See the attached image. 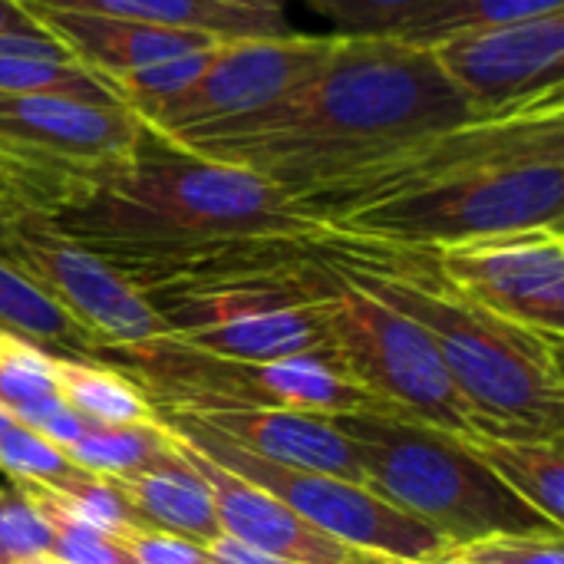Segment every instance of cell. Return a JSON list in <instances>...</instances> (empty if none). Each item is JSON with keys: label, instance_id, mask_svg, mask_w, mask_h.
Here are the masks:
<instances>
[{"label": "cell", "instance_id": "6da1fadb", "mask_svg": "<svg viewBox=\"0 0 564 564\" xmlns=\"http://www.w3.org/2000/svg\"><path fill=\"white\" fill-rule=\"evenodd\" d=\"M43 218L142 294L297 264L330 235L264 175L175 145L145 122L129 162Z\"/></svg>", "mask_w": 564, "mask_h": 564}, {"label": "cell", "instance_id": "7a4b0ae2", "mask_svg": "<svg viewBox=\"0 0 564 564\" xmlns=\"http://www.w3.org/2000/svg\"><path fill=\"white\" fill-rule=\"evenodd\" d=\"M297 205L330 235L423 251L564 231V99L436 132Z\"/></svg>", "mask_w": 564, "mask_h": 564}, {"label": "cell", "instance_id": "3957f363", "mask_svg": "<svg viewBox=\"0 0 564 564\" xmlns=\"http://www.w3.org/2000/svg\"><path fill=\"white\" fill-rule=\"evenodd\" d=\"M463 122L473 112L430 50L337 36L297 89L192 152L251 169L304 202Z\"/></svg>", "mask_w": 564, "mask_h": 564}, {"label": "cell", "instance_id": "277c9868", "mask_svg": "<svg viewBox=\"0 0 564 564\" xmlns=\"http://www.w3.org/2000/svg\"><path fill=\"white\" fill-rule=\"evenodd\" d=\"M321 258L354 288L413 317L473 413L476 433L564 436L562 340L463 297L423 248L327 235Z\"/></svg>", "mask_w": 564, "mask_h": 564}, {"label": "cell", "instance_id": "5b68a950", "mask_svg": "<svg viewBox=\"0 0 564 564\" xmlns=\"http://www.w3.org/2000/svg\"><path fill=\"white\" fill-rule=\"evenodd\" d=\"M327 420L357 446L364 486L436 529L449 545L492 535L564 539V525L522 502L456 433L390 413H334Z\"/></svg>", "mask_w": 564, "mask_h": 564}, {"label": "cell", "instance_id": "8992f818", "mask_svg": "<svg viewBox=\"0 0 564 564\" xmlns=\"http://www.w3.org/2000/svg\"><path fill=\"white\" fill-rule=\"evenodd\" d=\"M102 367L129 377L155 410H225V406H274L317 416L334 413H393L360 383L321 360L245 364L212 357L175 337H159L129 347H99Z\"/></svg>", "mask_w": 564, "mask_h": 564}, {"label": "cell", "instance_id": "52a82bcc", "mask_svg": "<svg viewBox=\"0 0 564 564\" xmlns=\"http://www.w3.org/2000/svg\"><path fill=\"white\" fill-rule=\"evenodd\" d=\"M139 135L142 119L126 102L0 93V175L36 215L129 162Z\"/></svg>", "mask_w": 564, "mask_h": 564}, {"label": "cell", "instance_id": "ba28073f", "mask_svg": "<svg viewBox=\"0 0 564 564\" xmlns=\"http://www.w3.org/2000/svg\"><path fill=\"white\" fill-rule=\"evenodd\" d=\"M155 416L182 443H188L192 449H198L231 476L264 489L268 496L284 502L294 516L327 532L330 539H340L364 552L387 555L393 562H440L453 549L436 529L393 509L367 486L327 473L261 459L182 410H155Z\"/></svg>", "mask_w": 564, "mask_h": 564}, {"label": "cell", "instance_id": "9c48e42d", "mask_svg": "<svg viewBox=\"0 0 564 564\" xmlns=\"http://www.w3.org/2000/svg\"><path fill=\"white\" fill-rule=\"evenodd\" d=\"M330 274L324 314L340 373L400 416L456 436L476 433L473 413L453 387L433 337L413 317L344 281L334 268Z\"/></svg>", "mask_w": 564, "mask_h": 564}, {"label": "cell", "instance_id": "30bf717a", "mask_svg": "<svg viewBox=\"0 0 564 564\" xmlns=\"http://www.w3.org/2000/svg\"><path fill=\"white\" fill-rule=\"evenodd\" d=\"M334 46L337 33L221 40L182 93L135 116L169 142L192 149L284 99L324 66Z\"/></svg>", "mask_w": 564, "mask_h": 564}, {"label": "cell", "instance_id": "8fae6325", "mask_svg": "<svg viewBox=\"0 0 564 564\" xmlns=\"http://www.w3.org/2000/svg\"><path fill=\"white\" fill-rule=\"evenodd\" d=\"M0 258L33 281L96 347H129L172 334L139 288L36 212L17 221Z\"/></svg>", "mask_w": 564, "mask_h": 564}, {"label": "cell", "instance_id": "7c38bea8", "mask_svg": "<svg viewBox=\"0 0 564 564\" xmlns=\"http://www.w3.org/2000/svg\"><path fill=\"white\" fill-rule=\"evenodd\" d=\"M430 53L473 119H502L564 99V13L459 33Z\"/></svg>", "mask_w": 564, "mask_h": 564}, {"label": "cell", "instance_id": "4fadbf2b", "mask_svg": "<svg viewBox=\"0 0 564 564\" xmlns=\"http://www.w3.org/2000/svg\"><path fill=\"white\" fill-rule=\"evenodd\" d=\"M443 278L479 307L562 340L564 231L529 228L436 248Z\"/></svg>", "mask_w": 564, "mask_h": 564}, {"label": "cell", "instance_id": "5bb4252c", "mask_svg": "<svg viewBox=\"0 0 564 564\" xmlns=\"http://www.w3.org/2000/svg\"><path fill=\"white\" fill-rule=\"evenodd\" d=\"M169 436H172L175 449L182 453V459L205 479V486L215 499L221 532L228 539H235L254 552L297 564H403L387 558V555H377V552L354 549L340 539H330L327 532H321L311 522H304L301 516H294L284 502H278L264 489L231 476L228 469H221L218 463H212L208 456H202L198 449L182 443L172 430H169Z\"/></svg>", "mask_w": 564, "mask_h": 564}, {"label": "cell", "instance_id": "9a60e30c", "mask_svg": "<svg viewBox=\"0 0 564 564\" xmlns=\"http://www.w3.org/2000/svg\"><path fill=\"white\" fill-rule=\"evenodd\" d=\"M192 416L261 459L327 473L364 486L357 446L327 416L301 413V410H274V406H225V410H202Z\"/></svg>", "mask_w": 564, "mask_h": 564}, {"label": "cell", "instance_id": "2e32d148", "mask_svg": "<svg viewBox=\"0 0 564 564\" xmlns=\"http://www.w3.org/2000/svg\"><path fill=\"white\" fill-rule=\"evenodd\" d=\"M324 301H327V291L314 301L258 307V311L238 314L231 321L178 330L169 337H175L178 344L195 347L202 354L245 360V364H278V360L307 357V360H321V364L340 370L337 354H334V337L327 327V314H324Z\"/></svg>", "mask_w": 564, "mask_h": 564}, {"label": "cell", "instance_id": "e0dca14e", "mask_svg": "<svg viewBox=\"0 0 564 564\" xmlns=\"http://www.w3.org/2000/svg\"><path fill=\"white\" fill-rule=\"evenodd\" d=\"M33 13L79 63L96 69L112 89L159 63L218 43L215 36L195 30L132 23L99 13H66V10H33Z\"/></svg>", "mask_w": 564, "mask_h": 564}, {"label": "cell", "instance_id": "ac0fdd59", "mask_svg": "<svg viewBox=\"0 0 564 564\" xmlns=\"http://www.w3.org/2000/svg\"><path fill=\"white\" fill-rule=\"evenodd\" d=\"M30 10H66V13H99L132 23L195 30L215 40H258L284 36V10L241 7L228 0H20Z\"/></svg>", "mask_w": 564, "mask_h": 564}, {"label": "cell", "instance_id": "d6986e66", "mask_svg": "<svg viewBox=\"0 0 564 564\" xmlns=\"http://www.w3.org/2000/svg\"><path fill=\"white\" fill-rule=\"evenodd\" d=\"M106 479L129 502V509L142 519V525L152 532H169L202 549L225 535L205 479L182 459V453H178V463L169 469L135 473V476H106Z\"/></svg>", "mask_w": 564, "mask_h": 564}, {"label": "cell", "instance_id": "ffe728a7", "mask_svg": "<svg viewBox=\"0 0 564 564\" xmlns=\"http://www.w3.org/2000/svg\"><path fill=\"white\" fill-rule=\"evenodd\" d=\"M522 502L535 512L564 525V436L529 440V436H492L463 433L459 436Z\"/></svg>", "mask_w": 564, "mask_h": 564}, {"label": "cell", "instance_id": "44dd1931", "mask_svg": "<svg viewBox=\"0 0 564 564\" xmlns=\"http://www.w3.org/2000/svg\"><path fill=\"white\" fill-rule=\"evenodd\" d=\"M0 93L122 102L119 93L96 69L79 63L56 36L3 43L0 46Z\"/></svg>", "mask_w": 564, "mask_h": 564}, {"label": "cell", "instance_id": "7402d4cb", "mask_svg": "<svg viewBox=\"0 0 564 564\" xmlns=\"http://www.w3.org/2000/svg\"><path fill=\"white\" fill-rule=\"evenodd\" d=\"M0 330L40 347L56 360L99 364V347L7 258H0Z\"/></svg>", "mask_w": 564, "mask_h": 564}, {"label": "cell", "instance_id": "603a6c76", "mask_svg": "<svg viewBox=\"0 0 564 564\" xmlns=\"http://www.w3.org/2000/svg\"><path fill=\"white\" fill-rule=\"evenodd\" d=\"M69 459L96 476H135L159 473L178 463L169 430L159 420L102 426L93 423L79 443H73Z\"/></svg>", "mask_w": 564, "mask_h": 564}, {"label": "cell", "instance_id": "cb8c5ba5", "mask_svg": "<svg viewBox=\"0 0 564 564\" xmlns=\"http://www.w3.org/2000/svg\"><path fill=\"white\" fill-rule=\"evenodd\" d=\"M564 13V0H433L413 20H406L390 40L430 50L449 36L519 23L532 17Z\"/></svg>", "mask_w": 564, "mask_h": 564}, {"label": "cell", "instance_id": "d4e9b609", "mask_svg": "<svg viewBox=\"0 0 564 564\" xmlns=\"http://www.w3.org/2000/svg\"><path fill=\"white\" fill-rule=\"evenodd\" d=\"M56 393L66 406L89 416L102 426L119 423H145L159 420L155 406L145 400V393L122 377L112 367L102 364H79V360H56Z\"/></svg>", "mask_w": 564, "mask_h": 564}, {"label": "cell", "instance_id": "484cf974", "mask_svg": "<svg viewBox=\"0 0 564 564\" xmlns=\"http://www.w3.org/2000/svg\"><path fill=\"white\" fill-rule=\"evenodd\" d=\"M17 486L30 496V502L36 506V512L43 516V522L53 532L50 558H56L59 564H139L116 535H106V532L93 529L89 522L76 519L56 499V492H50L43 486H30V482H17Z\"/></svg>", "mask_w": 564, "mask_h": 564}, {"label": "cell", "instance_id": "4316f807", "mask_svg": "<svg viewBox=\"0 0 564 564\" xmlns=\"http://www.w3.org/2000/svg\"><path fill=\"white\" fill-rule=\"evenodd\" d=\"M53 364L56 357L0 330V410L10 420L33 403L59 397Z\"/></svg>", "mask_w": 564, "mask_h": 564}, {"label": "cell", "instance_id": "83f0119b", "mask_svg": "<svg viewBox=\"0 0 564 564\" xmlns=\"http://www.w3.org/2000/svg\"><path fill=\"white\" fill-rule=\"evenodd\" d=\"M324 20L334 23L337 36L370 40L393 36L406 20L426 10L433 0H307Z\"/></svg>", "mask_w": 564, "mask_h": 564}, {"label": "cell", "instance_id": "f1b7e54d", "mask_svg": "<svg viewBox=\"0 0 564 564\" xmlns=\"http://www.w3.org/2000/svg\"><path fill=\"white\" fill-rule=\"evenodd\" d=\"M53 532L30 502V496L13 482L0 486V564H20L26 558L50 555Z\"/></svg>", "mask_w": 564, "mask_h": 564}, {"label": "cell", "instance_id": "f546056e", "mask_svg": "<svg viewBox=\"0 0 564 564\" xmlns=\"http://www.w3.org/2000/svg\"><path fill=\"white\" fill-rule=\"evenodd\" d=\"M443 562L453 564H564L562 539L492 535L469 545H453Z\"/></svg>", "mask_w": 564, "mask_h": 564}, {"label": "cell", "instance_id": "4dcf8cb0", "mask_svg": "<svg viewBox=\"0 0 564 564\" xmlns=\"http://www.w3.org/2000/svg\"><path fill=\"white\" fill-rule=\"evenodd\" d=\"M122 545L132 552V558L139 564H212L202 545L175 539L169 532L139 529V532H129Z\"/></svg>", "mask_w": 564, "mask_h": 564}, {"label": "cell", "instance_id": "1f68e13d", "mask_svg": "<svg viewBox=\"0 0 564 564\" xmlns=\"http://www.w3.org/2000/svg\"><path fill=\"white\" fill-rule=\"evenodd\" d=\"M53 33L20 0H0V46L13 40H50Z\"/></svg>", "mask_w": 564, "mask_h": 564}, {"label": "cell", "instance_id": "d6a6232c", "mask_svg": "<svg viewBox=\"0 0 564 564\" xmlns=\"http://www.w3.org/2000/svg\"><path fill=\"white\" fill-rule=\"evenodd\" d=\"M205 555L212 564H297L288 562V558H274V555H264V552H254L228 535L215 539L212 545H205Z\"/></svg>", "mask_w": 564, "mask_h": 564}, {"label": "cell", "instance_id": "836d02e7", "mask_svg": "<svg viewBox=\"0 0 564 564\" xmlns=\"http://www.w3.org/2000/svg\"><path fill=\"white\" fill-rule=\"evenodd\" d=\"M26 215V205L17 198V192L7 185V178L0 175V251H3V245H7V238L13 235V228H17V221Z\"/></svg>", "mask_w": 564, "mask_h": 564}, {"label": "cell", "instance_id": "e575fe53", "mask_svg": "<svg viewBox=\"0 0 564 564\" xmlns=\"http://www.w3.org/2000/svg\"><path fill=\"white\" fill-rule=\"evenodd\" d=\"M228 3H241V7H264V10H284V0H228Z\"/></svg>", "mask_w": 564, "mask_h": 564}, {"label": "cell", "instance_id": "d590c367", "mask_svg": "<svg viewBox=\"0 0 564 564\" xmlns=\"http://www.w3.org/2000/svg\"><path fill=\"white\" fill-rule=\"evenodd\" d=\"M20 564H59L56 558H50V555H40V558H26V562Z\"/></svg>", "mask_w": 564, "mask_h": 564}, {"label": "cell", "instance_id": "8d00e7d4", "mask_svg": "<svg viewBox=\"0 0 564 564\" xmlns=\"http://www.w3.org/2000/svg\"><path fill=\"white\" fill-rule=\"evenodd\" d=\"M10 423H13V420H10V416H7V413H3V410H0V433H3V430H7V426H10Z\"/></svg>", "mask_w": 564, "mask_h": 564}, {"label": "cell", "instance_id": "74e56055", "mask_svg": "<svg viewBox=\"0 0 564 564\" xmlns=\"http://www.w3.org/2000/svg\"><path fill=\"white\" fill-rule=\"evenodd\" d=\"M403 564H453V562H443V558H440V562H403Z\"/></svg>", "mask_w": 564, "mask_h": 564}]
</instances>
